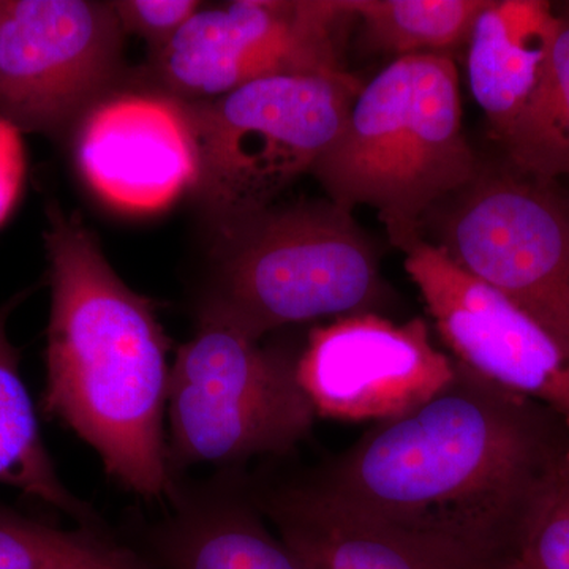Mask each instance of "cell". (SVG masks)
Segmentation results:
<instances>
[{"mask_svg": "<svg viewBox=\"0 0 569 569\" xmlns=\"http://www.w3.org/2000/svg\"><path fill=\"white\" fill-rule=\"evenodd\" d=\"M569 421L478 376L381 421L313 482L359 518L482 569H508L568 481Z\"/></svg>", "mask_w": 569, "mask_h": 569, "instance_id": "1", "label": "cell"}, {"mask_svg": "<svg viewBox=\"0 0 569 569\" xmlns=\"http://www.w3.org/2000/svg\"><path fill=\"white\" fill-rule=\"evenodd\" d=\"M50 260L44 410L102 459L137 496L162 500L174 489L163 419L170 339L156 307L108 263L77 213L48 208Z\"/></svg>", "mask_w": 569, "mask_h": 569, "instance_id": "2", "label": "cell"}, {"mask_svg": "<svg viewBox=\"0 0 569 569\" xmlns=\"http://www.w3.org/2000/svg\"><path fill=\"white\" fill-rule=\"evenodd\" d=\"M481 170L462 127L459 73L448 54L397 58L356 96L313 167L329 200L376 209L402 249L426 217Z\"/></svg>", "mask_w": 569, "mask_h": 569, "instance_id": "3", "label": "cell"}, {"mask_svg": "<svg viewBox=\"0 0 569 569\" xmlns=\"http://www.w3.org/2000/svg\"><path fill=\"white\" fill-rule=\"evenodd\" d=\"M361 88L347 70L280 74L206 102H182L197 148L190 190L224 241L312 173Z\"/></svg>", "mask_w": 569, "mask_h": 569, "instance_id": "4", "label": "cell"}, {"mask_svg": "<svg viewBox=\"0 0 569 569\" xmlns=\"http://www.w3.org/2000/svg\"><path fill=\"white\" fill-rule=\"evenodd\" d=\"M203 307L263 339L283 326L372 312L380 302L376 250L331 200L274 206L227 241Z\"/></svg>", "mask_w": 569, "mask_h": 569, "instance_id": "5", "label": "cell"}, {"mask_svg": "<svg viewBox=\"0 0 569 569\" xmlns=\"http://www.w3.org/2000/svg\"><path fill=\"white\" fill-rule=\"evenodd\" d=\"M296 361L201 307L197 331L170 370L171 470L176 463L228 467L287 455L305 440L317 413L299 387Z\"/></svg>", "mask_w": 569, "mask_h": 569, "instance_id": "6", "label": "cell"}, {"mask_svg": "<svg viewBox=\"0 0 569 569\" xmlns=\"http://www.w3.org/2000/svg\"><path fill=\"white\" fill-rule=\"evenodd\" d=\"M441 204L437 246L541 326L569 359L567 187L505 160Z\"/></svg>", "mask_w": 569, "mask_h": 569, "instance_id": "7", "label": "cell"}, {"mask_svg": "<svg viewBox=\"0 0 569 569\" xmlns=\"http://www.w3.org/2000/svg\"><path fill=\"white\" fill-rule=\"evenodd\" d=\"M122 51L111 2L3 0L0 118L21 133H69L107 99Z\"/></svg>", "mask_w": 569, "mask_h": 569, "instance_id": "8", "label": "cell"}, {"mask_svg": "<svg viewBox=\"0 0 569 569\" xmlns=\"http://www.w3.org/2000/svg\"><path fill=\"white\" fill-rule=\"evenodd\" d=\"M353 20L342 0H236L200 9L153 52L164 96L206 102L280 74L343 70L337 31Z\"/></svg>", "mask_w": 569, "mask_h": 569, "instance_id": "9", "label": "cell"}, {"mask_svg": "<svg viewBox=\"0 0 569 569\" xmlns=\"http://www.w3.org/2000/svg\"><path fill=\"white\" fill-rule=\"evenodd\" d=\"M456 376L422 318L395 323L378 313L337 318L310 331L296 377L317 417L396 419L425 406Z\"/></svg>", "mask_w": 569, "mask_h": 569, "instance_id": "10", "label": "cell"}, {"mask_svg": "<svg viewBox=\"0 0 569 569\" xmlns=\"http://www.w3.org/2000/svg\"><path fill=\"white\" fill-rule=\"evenodd\" d=\"M400 250L438 335L458 362L569 421V359L552 337L425 236Z\"/></svg>", "mask_w": 569, "mask_h": 569, "instance_id": "11", "label": "cell"}, {"mask_svg": "<svg viewBox=\"0 0 569 569\" xmlns=\"http://www.w3.org/2000/svg\"><path fill=\"white\" fill-rule=\"evenodd\" d=\"M74 156L89 186L123 211H160L197 179L186 108L164 93L107 97L78 123Z\"/></svg>", "mask_w": 569, "mask_h": 569, "instance_id": "12", "label": "cell"}, {"mask_svg": "<svg viewBox=\"0 0 569 569\" xmlns=\"http://www.w3.org/2000/svg\"><path fill=\"white\" fill-rule=\"evenodd\" d=\"M138 548L156 569H313L266 527L246 486L179 488Z\"/></svg>", "mask_w": 569, "mask_h": 569, "instance_id": "13", "label": "cell"}, {"mask_svg": "<svg viewBox=\"0 0 569 569\" xmlns=\"http://www.w3.org/2000/svg\"><path fill=\"white\" fill-rule=\"evenodd\" d=\"M247 490L279 537L313 569H481L359 518L312 479Z\"/></svg>", "mask_w": 569, "mask_h": 569, "instance_id": "14", "label": "cell"}, {"mask_svg": "<svg viewBox=\"0 0 569 569\" xmlns=\"http://www.w3.org/2000/svg\"><path fill=\"white\" fill-rule=\"evenodd\" d=\"M556 33V7L545 0H488L475 21L468 82L500 144L541 84Z\"/></svg>", "mask_w": 569, "mask_h": 569, "instance_id": "15", "label": "cell"}, {"mask_svg": "<svg viewBox=\"0 0 569 569\" xmlns=\"http://www.w3.org/2000/svg\"><path fill=\"white\" fill-rule=\"evenodd\" d=\"M13 298L0 307V482L67 512L81 527L100 529L99 519L62 485L41 440L39 419L22 381L20 355L7 336Z\"/></svg>", "mask_w": 569, "mask_h": 569, "instance_id": "16", "label": "cell"}, {"mask_svg": "<svg viewBox=\"0 0 569 569\" xmlns=\"http://www.w3.org/2000/svg\"><path fill=\"white\" fill-rule=\"evenodd\" d=\"M556 13L545 77L501 148L519 170L561 182L569 181V2L557 6Z\"/></svg>", "mask_w": 569, "mask_h": 569, "instance_id": "17", "label": "cell"}, {"mask_svg": "<svg viewBox=\"0 0 569 569\" xmlns=\"http://www.w3.org/2000/svg\"><path fill=\"white\" fill-rule=\"evenodd\" d=\"M367 41L397 58L467 44L488 0H342Z\"/></svg>", "mask_w": 569, "mask_h": 569, "instance_id": "18", "label": "cell"}, {"mask_svg": "<svg viewBox=\"0 0 569 569\" xmlns=\"http://www.w3.org/2000/svg\"><path fill=\"white\" fill-rule=\"evenodd\" d=\"M0 569H156L102 529L61 530L0 509Z\"/></svg>", "mask_w": 569, "mask_h": 569, "instance_id": "19", "label": "cell"}, {"mask_svg": "<svg viewBox=\"0 0 569 569\" xmlns=\"http://www.w3.org/2000/svg\"><path fill=\"white\" fill-rule=\"evenodd\" d=\"M123 33H133L162 50L201 9L197 0H118L111 2Z\"/></svg>", "mask_w": 569, "mask_h": 569, "instance_id": "20", "label": "cell"}, {"mask_svg": "<svg viewBox=\"0 0 569 569\" xmlns=\"http://www.w3.org/2000/svg\"><path fill=\"white\" fill-rule=\"evenodd\" d=\"M508 569H569L568 481Z\"/></svg>", "mask_w": 569, "mask_h": 569, "instance_id": "21", "label": "cell"}, {"mask_svg": "<svg viewBox=\"0 0 569 569\" xmlns=\"http://www.w3.org/2000/svg\"><path fill=\"white\" fill-rule=\"evenodd\" d=\"M24 176L26 156L21 132L13 123L0 118V224L13 211Z\"/></svg>", "mask_w": 569, "mask_h": 569, "instance_id": "22", "label": "cell"}, {"mask_svg": "<svg viewBox=\"0 0 569 569\" xmlns=\"http://www.w3.org/2000/svg\"><path fill=\"white\" fill-rule=\"evenodd\" d=\"M3 0H0V21H2Z\"/></svg>", "mask_w": 569, "mask_h": 569, "instance_id": "23", "label": "cell"}, {"mask_svg": "<svg viewBox=\"0 0 569 569\" xmlns=\"http://www.w3.org/2000/svg\"><path fill=\"white\" fill-rule=\"evenodd\" d=\"M568 485H569V470H568Z\"/></svg>", "mask_w": 569, "mask_h": 569, "instance_id": "24", "label": "cell"}]
</instances>
